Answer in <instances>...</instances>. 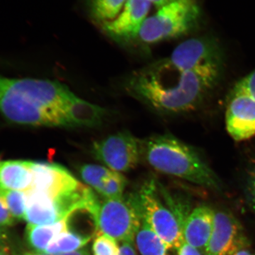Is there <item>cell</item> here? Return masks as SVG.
Returning <instances> with one entry per match:
<instances>
[{"label": "cell", "instance_id": "1", "mask_svg": "<svg viewBox=\"0 0 255 255\" xmlns=\"http://www.w3.org/2000/svg\"><path fill=\"white\" fill-rule=\"evenodd\" d=\"M223 64L183 70L166 58L133 74L128 82V90L162 113H187L199 108L214 90L221 79Z\"/></svg>", "mask_w": 255, "mask_h": 255}, {"label": "cell", "instance_id": "2", "mask_svg": "<svg viewBox=\"0 0 255 255\" xmlns=\"http://www.w3.org/2000/svg\"><path fill=\"white\" fill-rule=\"evenodd\" d=\"M141 157L157 172L201 187L219 190L214 171L192 147L170 134L152 135L140 142Z\"/></svg>", "mask_w": 255, "mask_h": 255}, {"label": "cell", "instance_id": "3", "mask_svg": "<svg viewBox=\"0 0 255 255\" xmlns=\"http://www.w3.org/2000/svg\"><path fill=\"white\" fill-rule=\"evenodd\" d=\"M201 16L200 6L196 0H175L146 18L137 36L145 43L179 38L196 28Z\"/></svg>", "mask_w": 255, "mask_h": 255}, {"label": "cell", "instance_id": "4", "mask_svg": "<svg viewBox=\"0 0 255 255\" xmlns=\"http://www.w3.org/2000/svg\"><path fill=\"white\" fill-rule=\"evenodd\" d=\"M159 189L155 179H149L135 196L143 219L169 251H178L184 243L182 224L177 213L159 199Z\"/></svg>", "mask_w": 255, "mask_h": 255}, {"label": "cell", "instance_id": "5", "mask_svg": "<svg viewBox=\"0 0 255 255\" xmlns=\"http://www.w3.org/2000/svg\"><path fill=\"white\" fill-rule=\"evenodd\" d=\"M142 219L135 194L119 199H105L100 203L99 210V233L120 243L134 241Z\"/></svg>", "mask_w": 255, "mask_h": 255}, {"label": "cell", "instance_id": "6", "mask_svg": "<svg viewBox=\"0 0 255 255\" xmlns=\"http://www.w3.org/2000/svg\"><path fill=\"white\" fill-rule=\"evenodd\" d=\"M86 198V192L82 187L55 197L30 189L26 191L24 220L34 226L53 224L82 208Z\"/></svg>", "mask_w": 255, "mask_h": 255}, {"label": "cell", "instance_id": "7", "mask_svg": "<svg viewBox=\"0 0 255 255\" xmlns=\"http://www.w3.org/2000/svg\"><path fill=\"white\" fill-rule=\"evenodd\" d=\"M0 114L11 123L28 127H65L60 114L45 110L11 88L0 76Z\"/></svg>", "mask_w": 255, "mask_h": 255}, {"label": "cell", "instance_id": "8", "mask_svg": "<svg viewBox=\"0 0 255 255\" xmlns=\"http://www.w3.org/2000/svg\"><path fill=\"white\" fill-rule=\"evenodd\" d=\"M92 153L109 169L121 173L136 167L141 157V147L136 137L122 131L94 142Z\"/></svg>", "mask_w": 255, "mask_h": 255}, {"label": "cell", "instance_id": "9", "mask_svg": "<svg viewBox=\"0 0 255 255\" xmlns=\"http://www.w3.org/2000/svg\"><path fill=\"white\" fill-rule=\"evenodd\" d=\"M5 81L12 90L35 105L60 114L67 127L63 108L71 92L68 87L58 82L38 79L5 78Z\"/></svg>", "mask_w": 255, "mask_h": 255}, {"label": "cell", "instance_id": "10", "mask_svg": "<svg viewBox=\"0 0 255 255\" xmlns=\"http://www.w3.org/2000/svg\"><path fill=\"white\" fill-rule=\"evenodd\" d=\"M226 125L230 136L236 141H243L254 137L255 97L233 87L226 107Z\"/></svg>", "mask_w": 255, "mask_h": 255}, {"label": "cell", "instance_id": "11", "mask_svg": "<svg viewBox=\"0 0 255 255\" xmlns=\"http://www.w3.org/2000/svg\"><path fill=\"white\" fill-rule=\"evenodd\" d=\"M167 60L176 68L189 70L223 62V51L214 36L195 37L180 43Z\"/></svg>", "mask_w": 255, "mask_h": 255}, {"label": "cell", "instance_id": "12", "mask_svg": "<svg viewBox=\"0 0 255 255\" xmlns=\"http://www.w3.org/2000/svg\"><path fill=\"white\" fill-rule=\"evenodd\" d=\"M33 182L31 189L58 196L78 189L81 183L60 164L32 162Z\"/></svg>", "mask_w": 255, "mask_h": 255}, {"label": "cell", "instance_id": "13", "mask_svg": "<svg viewBox=\"0 0 255 255\" xmlns=\"http://www.w3.org/2000/svg\"><path fill=\"white\" fill-rule=\"evenodd\" d=\"M151 4L147 0H127L117 18L102 24L103 29L107 34L117 39L135 38L147 18Z\"/></svg>", "mask_w": 255, "mask_h": 255}, {"label": "cell", "instance_id": "14", "mask_svg": "<svg viewBox=\"0 0 255 255\" xmlns=\"http://www.w3.org/2000/svg\"><path fill=\"white\" fill-rule=\"evenodd\" d=\"M244 237L241 226L226 211H215L214 228L206 246V255H229Z\"/></svg>", "mask_w": 255, "mask_h": 255}, {"label": "cell", "instance_id": "15", "mask_svg": "<svg viewBox=\"0 0 255 255\" xmlns=\"http://www.w3.org/2000/svg\"><path fill=\"white\" fill-rule=\"evenodd\" d=\"M215 211L208 206L193 210L182 225L183 240L192 248L204 253L214 228Z\"/></svg>", "mask_w": 255, "mask_h": 255}, {"label": "cell", "instance_id": "16", "mask_svg": "<svg viewBox=\"0 0 255 255\" xmlns=\"http://www.w3.org/2000/svg\"><path fill=\"white\" fill-rule=\"evenodd\" d=\"M63 113L68 127H97L107 116L105 109L82 100L72 92L63 106Z\"/></svg>", "mask_w": 255, "mask_h": 255}, {"label": "cell", "instance_id": "17", "mask_svg": "<svg viewBox=\"0 0 255 255\" xmlns=\"http://www.w3.org/2000/svg\"><path fill=\"white\" fill-rule=\"evenodd\" d=\"M31 161L9 160L0 163V188L27 191L31 189Z\"/></svg>", "mask_w": 255, "mask_h": 255}, {"label": "cell", "instance_id": "18", "mask_svg": "<svg viewBox=\"0 0 255 255\" xmlns=\"http://www.w3.org/2000/svg\"><path fill=\"white\" fill-rule=\"evenodd\" d=\"M67 216L58 222L45 226L28 224L26 237L29 246L38 253H44L47 247L55 238L68 228Z\"/></svg>", "mask_w": 255, "mask_h": 255}, {"label": "cell", "instance_id": "19", "mask_svg": "<svg viewBox=\"0 0 255 255\" xmlns=\"http://www.w3.org/2000/svg\"><path fill=\"white\" fill-rule=\"evenodd\" d=\"M135 243L141 255H168L169 250L164 242L142 218L135 236Z\"/></svg>", "mask_w": 255, "mask_h": 255}, {"label": "cell", "instance_id": "20", "mask_svg": "<svg viewBox=\"0 0 255 255\" xmlns=\"http://www.w3.org/2000/svg\"><path fill=\"white\" fill-rule=\"evenodd\" d=\"M91 239L66 230L50 242L43 254L56 255L78 251L87 245Z\"/></svg>", "mask_w": 255, "mask_h": 255}, {"label": "cell", "instance_id": "21", "mask_svg": "<svg viewBox=\"0 0 255 255\" xmlns=\"http://www.w3.org/2000/svg\"><path fill=\"white\" fill-rule=\"evenodd\" d=\"M127 1V0H87V7L92 19L104 24L117 18Z\"/></svg>", "mask_w": 255, "mask_h": 255}, {"label": "cell", "instance_id": "22", "mask_svg": "<svg viewBox=\"0 0 255 255\" xmlns=\"http://www.w3.org/2000/svg\"><path fill=\"white\" fill-rule=\"evenodd\" d=\"M112 171L104 166L92 164H82L78 169L79 174L83 182L97 193L102 189L104 179L110 176Z\"/></svg>", "mask_w": 255, "mask_h": 255}, {"label": "cell", "instance_id": "23", "mask_svg": "<svg viewBox=\"0 0 255 255\" xmlns=\"http://www.w3.org/2000/svg\"><path fill=\"white\" fill-rule=\"evenodd\" d=\"M3 196L10 214L16 221L25 219L26 191L2 189Z\"/></svg>", "mask_w": 255, "mask_h": 255}, {"label": "cell", "instance_id": "24", "mask_svg": "<svg viewBox=\"0 0 255 255\" xmlns=\"http://www.w3.org/2000/svg\"><path fill=\"white\" fill-rule=\"evenodd\" d=\"M127 180L120 172L112 171L110 176L103 181L102 187L98 194L105 199H119L123 197Z\"/></svg>", "mask_w": 255, "mask_h": 255}, {"label": "cell", "instance_id": "25", "mask_svg": "<svg viewBox=\"0 0 255 255\" xmlns=\"http://www.w3.org/2000/svg\"><path fill=\"white\" fill-rule=\"evenodd\" d=\"M92 252L94 255H119V246L113 238L99 233L94 241Z\"/></svg>", "mask_w": 255, "mask_h": 255}, {"label": "cell", "instance_id": "26", "mask_svg": "<svg viewBox=\"0 0 255 255\" xmlns=\"http://www.w3.org/2000/svg\"><path fill=\"white\" fill-rule=\"evenodd\" d=\"M16 220L10 214L9 209L3 196L2 189L0 188V228L9 227L14 226Z\"/></svg>", "mask_w": 255, "mask_h": 255}, {"label": "cell", "instance_id": "27", "mask_svg": "<svg viewBox=\"0 0 255 255\" xmlns=\"http://www.w3.org/2000/svg\"><path fill=\"white\" fill-rule=\"evenodd\" d=\"M235 85L255 97V70L242 78Z\"/></svg>", "mask_w": 255, "mask_h": 255}, {"label": "cell", "instance_id": "28", "mask_svg": "<svg viewBox=\"0 0 255 255\" xmlns=\"http://www.w3.org/2000/svg\"><path fill=\"white\" fill-rule=\"evenodd\" d=\"M229 255H254L250 248L249 243L243 237Z\"/></svg>", "mask_w": 255, "mask_h": 255}, {"label": "cell", "instance_id": "29", "mask_svg": "<svg viewBox=\"0 0 255 255\" xmlns=\"http://www.w3.org/2000/svg\"><path fill=\"white\" fill-rule=\"evenodd\" d=\"M248 194L252 207L255 210V167L252 169L248 177Z\"/></svg>", "mask_w": 255, "mask_h": 255}, {"label": "cell", "instance_id": "30", "mask_svg": "<svg viewBox=\"0 0 255 255\" xmlns=\"http://www.w3.org/2000/svg\"><path fill=\"white\" fill-rule=\"evenodd\" d=\"M119 255H137L134 241L122 242L119 246Z\"/></svg>", "mask_w": 255, "mask_h": 255}, {"label": "cell", "instance_id": "31", "mask_svg": "<svg viewBox=\"0 0 255 255\" xmlns=\"http://www.w3.org/2000/svg\"><path fill=\"white\" fill-rule=\"evenodd\" d=\"M178 255H202L200 251L192 248L186 243H183L182 246L178 251Z\"/></svg>", "mask_w": 255, "mask_h": 255}, {"label": "cell", "instance_id": "32", "mask_svg": "<svg viewBox=\"0 0 255 255\" xmlns=\"http://www.w3.org/2000/svg\"><path fill=\"white\" fill-rule=\"evenodd\" d=\"M8 238L4 230L0 229V250L9 251L7 247Z\"/></svg>", "mask_w": 255, "mask_h": 255}, {"label": "cell", "instance_id": "33", "mask_svg": "<svg viewBox=\"0 0 255 255\" xmlns=\"http://www.w3.org/2000/svg\"><path fill=\"white\" fill-rule=\"evenodd\" d=\"M147 1H150L151 4H153L157 7L159 8L172 2V1H175V0H147Z\"/></svg>", "mask_w": 255, "mask_h": 255}, {"label": "cell", "instance_id": "34", "mask_svg": "<svg viewBox=\"0 0 255 255\" xmlns=\"http://www.w3.org/2000/svg\"><path fill=\"white\" fill-rule=\"evenodd\" d=\"M56 255H90V252L87 249L78 250V251L71 252V253H64V254H59Z\"/></svg>", "mask_w": 255, "mask_h": 255}, {"label": "cell", "instance_id": "35", "mask_svg": "<svg viewBox=\"0 0 255 255\" xmlns=\"http://www.w3.org/2000/svg\"><path fill=\"white\" fill-rule=\"evenodd\" d=\"M0 255H9V251L0 250Z\"/></svg>", "mask_w": 255, "mask_h": 255}, {"label": "cell", "instance_id": "36", "mask_svg": "<svg viewBox=\"0 0 255 255\" xmlns=\"http://www.w3.org/2000/svg\"><path fill=\"white\" fill-rule=\"evenodd\" d=\"M26 255H48L43 254V253H38V254H27Z\"/></svg>", "mask_w": 255, "mask_h": 255}, {"label": "cell", "instance_id": "37", "mask_svg": "<svg viewBox=\"0 0 255 255\" xmlns=\"http://www.w3.org/2000/svg\"><path fill=\"white\" fill-rule=\"evenodd\" d=\"M0 163H1V162H0Z\"/></svg>", "mask_w": 255, "mask_h": 255}]
</instances>
